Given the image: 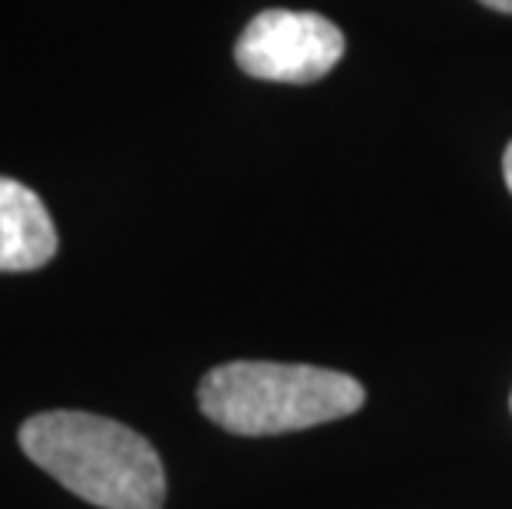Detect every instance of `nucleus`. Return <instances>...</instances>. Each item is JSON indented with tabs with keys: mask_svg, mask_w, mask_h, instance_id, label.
Returning <instances> with one entry per match:
<instances>
[{
	"mask_svg": "<svg viewBox=\"0 0 512 509\" xmlns=\"http://www.w3.org/2000/svg\"><path fill=\"white\" fill-rule=\"evenodd\" d=\"M20 450L60 486L100 509H162L166 470L156 447L116 420L47 410L20 427Z\"/></svg>",
	"mask_w": 512,
	"mask_h": 509,
	"instance_id": "obj_1",
	"label": "nucleus"
},
{
	"mask_svg": "<svg viewBox=\"0 0 512 509\" xmlns=\"http://www.w3.org/2000/svg\"><path fill=\"white\" fill-rule=\"evenodd\" d=\"M199 407L212 424L238 437H275L357 414L364 387L328 367L232 361L202 377Z\"/></svg>",
	"mask_w": 512,
	"mask_h": 509,
	"instance_id": "obj_2",
	"label": "nucleus"
},
{
	"mask_svg": "<svg viewBox=\"0 0 512 509\" xmlns=\"http://www.w3.org/2000/svg\"><path fill=\"white\" fill-rule=\"evenodd\" d=\"M344 57V34L311 10H261L235 43V60L248 77L271 83H314Z\"/></svg>",
	"mask_w": 512,
	"mask_h": 509,
	"instance_id": "obj_3",
	"label": "nucleus"
},
{
	"mask_svg": "<svg viewBox=\"0 0 512 509\" xmlns=\"http://www.w3.org/2000/svg\"><path fill=\"white\" fill-rule=\"evenodd\" d=\"M57 255L47 205L24 182L0 176V272H34Z\"/></svg>",
	"mask_w": 512,
	"mask_h": 509,
	"instance_id": "obj_4",
	"label": "nucleus"
},
{
	"mask_svg": "<svg viewBox=\"0 0 512 509\" xmlns=\"http://www.w3.org/2000/svg\"><path fill=\"white\" fill-rule=\"evenodd\" d=\"M486 10H496V14H512V0H479Z\"/></svg>",
	"mask_w": 512,
	"mask_h": 509,
	"instance_id": "obj_5",
	"label": "nucleus"
},
{
	"mask_svg": "<svg viewBox=\"0 0 512 509\" xmlns=\"http://www.w3.org/2000/svg\"><path fill=\"white\" fill-rule=\"evenodd\" d=\"M503 176H506V186L512 192V143L506 146V156H503Z\"/></svg>",
	"mask_w": 512,
	"mask_h": 509,
	"instance_id": "obj_6",
	"label": "nucleus"
},
{
	"mask_svg": "<svg viewBox=\"0 0 512 509\" xmlns=\"http://www.w3.org/2000/svg\"><path fill=\"white\" fill-rule=\"evenodd\" d=\"M509 404H512V400H509Z\"/></svg>",
	"mask_w": 512,
	"mask_h": 509,
	"instance_id": "obj_7",
	"label": "nucleus"
}]
</instances>
